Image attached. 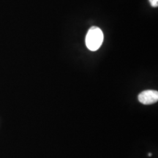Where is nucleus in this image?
Listing matches in <instances>:
<instances>
[{
  "mask_svg": "<svg viewBox=\"0 0 158 158\" xmlns=\"http://www.w3.org/2000/svg\"><path fill=\"white\" fill-rule=\"evenodd\" d=\"M103 39V33L101 29L97 27H91L86 36V47L92 51L98 50L102 44Z\"/></svg>",
  "mask_w": 158,
  "mask_h": 158,
  "instance_id": "f257e3e1",
  "label": "nucleus"
},
{
  "mask_svg": "<svg viewBox=\"0 0 158 158\" xmlns=\"http://www.w3.org/2000/svg\"><path fill=\"white\" fill-rule=\"evenodd\" d=\"M138 100L143 105H151L157 102L158 92L155 90H146L140 93Z\"/></svg>",
  "mask_w": 158,
  "mask_h": 158,
  "instance_id": "f03ea898",
  "label": "nucleus"
},
{
  "mask_svg": "<svg viewBox=\"0 0 158 158\" xmlns=\"http://www.w3.org/2000/svg\"><path fill=\"white\" fill-rule=\"evenodd\" d=\"M149 2L154 7H157L158 6V0H149Z\"/></svg>",
  "mask_w": 158,
  "mask_h": 158,
  "instance_id": "7ed1b4c3",
  "label": "nucleus"
}]
</instances>
